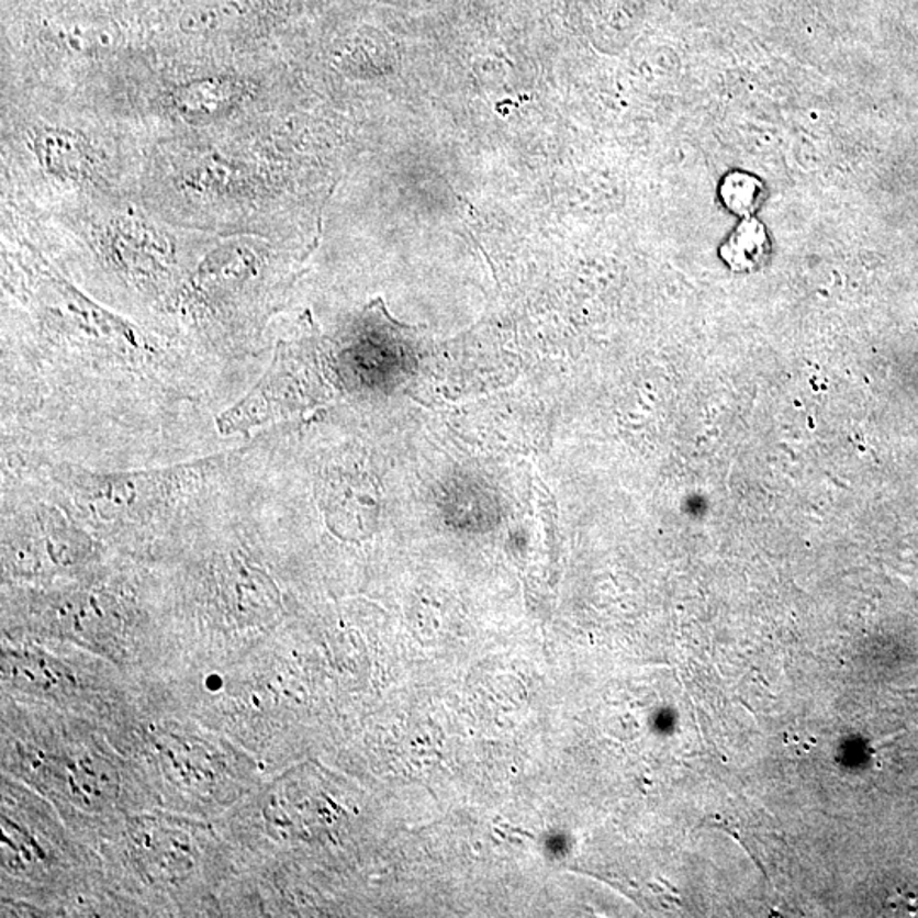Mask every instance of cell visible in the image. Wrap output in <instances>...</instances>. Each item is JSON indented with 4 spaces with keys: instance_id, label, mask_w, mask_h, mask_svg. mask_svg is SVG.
<instances>
[{
    "instance_id": "1",
    "label": "cell",
    "mask_w": 918,
    "mask_h": 918,
    "mask_svg": "<svg viewBox=\"0 0 918 918\" xmlns=\"http://www.w3.org/2000/svg\"><path fill=\"white\" fill-rule=\"evenodd\" d=\"M213 463H194L163 471L94 474L77 468H52V479L68 497L101 519L142 516L152 508L173 504L186 486L200 482Z\"/></svg>"
},
{
    "instance_id": "2",
    "label": "cell",
    "mask_w": 918,
    "mask_h": 918,
    "mask_svg": "<svg viewBox=\"0 0 918 918\" xmlns=\"http://www.w3.org/2000/svg\"><path fill=\"white\" fill-rule=\"evenodd\" d=\"M719 253L734 271H753L761 268L769 256L764 226L755 220H747L735 229L730 240L723 245Z\"/></svg>"
},
{
    "instance_id": "3",
    "label": "cell",
    "mask_w": 918,
    "mask_h": 918,
    "mask_svg": "<svg viewBox=\"0 0 918 918\" xmlns=\"http://www.w3.org/2000/svg\"><path fill=\"white\" fill-rule=\"evenodd\" d=\"M721 197L735 213H750L761 204V184L749 176L731 173L723 182Z\"/></svg>"
}]
</instances>
